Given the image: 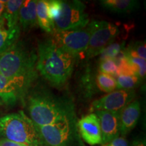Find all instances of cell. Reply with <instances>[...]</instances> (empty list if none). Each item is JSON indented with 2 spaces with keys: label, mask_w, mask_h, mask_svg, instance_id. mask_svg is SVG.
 Wrapping results in <instances>:
<instances>
[{
  "label": "cell",
  "mask_w": 146,
  "mask_h": 146,
  "mask_svg": "<svg viewBox=\"0 0 146 146\" xmlns=\"http://www.w3.org/2000/svg\"><path fill=\"white\" fill-rule=\"evenodd\" d=\"M37 54L33 49L18 41L0 55V73L13 82L24 95L37 78Z\"/></svg>",
  "instance_id": "1"
},
{
  "label": "cell",
  "mask_w": 146,
  "mask_h": 146,
  "mask_svg": "<svg viewBox=\"0 0 146 146\" xmlns=\"http://www.w3.org/2000/svg\"><path fill=\"white\" fill-rule=\"evenodd\" d=\"M36 70L55 87H61L70 78L75 58L65 52L53 38L38 43Z\"/></svg>",
  "instance_id": "2"
},
{
  "label": "cell",
  "mask_w": 146,
  "mask_h": 146,
  "mask_svg": "<svg viewBox=\"0 0 146 146\" xmlns=\"http://www.w3.org/2000/svg\"><path fill=\"white\" fill-rule=\"evenodd\" d=\"M27 109L36 126L52 125L66 118H75L74 104L68 98L40 89L29 96Z\"/></svg>",
  "instance_id": "3"
},
{
  "label": "cell",
  "mask_w": 146,
  "mask_h": 146,
  "mask_svg": "<svg viewBox=\"0 0 146 146\" xmlns=\"http://www.w3.org/2000/svg\"><path fill=\"white\" fill-rule=\"evenodd\" d=\"M0 139L25 146H42L35 125L22 110L0 117Z\"/></svg>",
  "instance_id": "4"
},
{
  "label": "cell",
  "mask_w": 146,
  "mask_h": 146,
  "mask_svg": "<svg viewBox=\"0 0 146 146\" xmlns=\"http://www.w3.org/2000/svg\"><path fill=\"white\" fill-rule=\"evenodd\" d=\"M35 127L42 146H71L76 133L75 118Z\"/></svg>",
  "instance_id": "5"
},
{
  "label": "cell",
  "mask_w": 146,
  "mask_h": 146,
  "mask_svg": "<svg viewBox=\"0 0 146 146\" xmlns=\"http://www.w3.org/2000/svg\"><path fill=\"white\" fill-rule=\"evenodd\" d=\"M89 23V16L83 2L78 0L61 1V12L54 22L55 31L82 28Z\"/></svg>",
  "instance_id": "6"
},
{
  "label": "cell",
  "mask_w": 146,
  "mask_h": 146,
  "mask_svg": "<svg viewBox=\"0 0 146 146\" xmlns=\"http://www.w3.org/2000/svg\"><path fill=\"white\" fill-rule=\"evenodd\" d=\"M91 33V26L63 31H54L53 39L57 44L74 58L86 52Z\"/></svg>",
  "instance_id": "7"
},
{
  "label": "cell",
  "mask_w": 146,
  "mask_h": 146,
  "mask_svg": "<svg viewBox=\"0 0 146 146\" xmlns=\"http://www.w3.org/2000/svg\"><path fill=\"white\" fill-rule=\"evenodd\" d=\"M91 33L85 56L92 58L101 54L107 46L113 43L120 33L114 24L104 21H94L90 23Z\"/></svg>",
  "instance_id": "8"
},
{
  "label": "cell",
  "mask_w": 146,
  "mask_h": 146,
  "mask_svg": "<svg viewBox=\"0 0 146 146\" xmlns=\"http://www.w3.org/2000/svg\"><path fill=\"white\" fill-rule=\"evenodd\" d=\"M135 97L136 94L134 90L116 89L93 102L91 105V111L119 112L132 102Z\"/></svg>",
  "instance_id": "9"
},
{
  "label": "cell",
  "mask_w": 146,
  "mask_h": 146,
  "mask_svg": "<svg viewBox=\"0 0 146 146\" xmlns=\"http://www.w3.org/2000/svg\"><path fill=\"white\" fill-rule=\"evenodd\" d=\"M77 127L83 139L90 145H102V135L100 121L96 113L84 116L78 121Z\"/></svg>",
  "instance_id": "10"
},
{
  "label": "cell",
  "mask_w": 146,
  "mask_h": 146,
  "mask_svg": "<svg viewBox=\"0 0 146 146\" xmlns=\"http://www.w3.org/2000/svg\"><path fill=\"white\" fill-rule=\"evenodd\" d=\"M96 114L100 121L102 135V144H105L120 136V121L118 112L99 110Z\"/></svg>",
  "instance_id": "11"
},
{
  "label": "cell",
  "mask_w": 146,
  "mask_h": 146,
  "mask_svg": "<svg viewBox=\"0 0 146 146\" xmlns=\"http://www.w3.org/2000/svg\"><path fill=\"white\" fill-rule=\"evenodd\" d=\"M120 135L125 137L135 127L141 114V104L139 101H133L118 112Z\"/></svg>",
  "instance_id": "12"
},
{
  "label": "cell",
  "mask_w": 146,
  "mask_h": 146,
  "mask_svg": "<svg viewBox=\"0 0 146 146\" xmlns=\"http://www.w3.org/2000/svg\"><path fill=\"white\" fill-rule=\"evenodd\" d=\"M36 0L24 1L19 11L18 24L23 31H29L38 25L36 18Z\"/></svg>",
  "instance_id": "13"
},
{
  "label": "cell",
  "mask_w": 146,
  "mask_h": 146,
  "mask_svg": "<svg viewBox=\"0 0 146 146\" xmlns=\"http://www.w3.org/2000/svg\"><path fill=\"white\" fill-rule=\"evenodd\" d=\"M25 95L13 82L0 73V99L4 104L14 105Z\"/></svg>",
  "instance_id": "14"
},
{
  "label": "cell",
  "mask_w": 146,
  "mask_h": 146,
  "mask_svg": "<svg viewBox=\"0 0 146 146\" xmlns=\"http://www.w3.org/2000/svg\"><path fill=\"white\" fill-rule=\"evenodd\" d=\"M21 27L10 28L2 16L0 18V55L9 50L18 41Z\"/></svg>",
  "instance_id": "15"
},
{
  "label": "cell",
  "mask_w": 146,
  "mask_h": 146,
  "mask_svg": "<svg viewBox=\"0 0 146 146\" xmlns=\"http://www.w3.org/2000/svg\"><path fill=\"white\" fill-rule=\"evenodd\" d=\"M100 4L112 12L125 14L138 9L139 3L136 0H102Z\"/></svg>",
  "instance_id": "16"
},
{
  "label": "cell",
  "mask_w": 146,
  "mask_h": 146,
  "mask_svg": "<svg viewBox=\"0 0 146 146\" xmlns=\"http://www.w3.org/2000/svg\"><path fill=\"white\" fill-rule=\"evenodd\" d=\"M24 0H8L6 1L2 17L10 28L20 26L18 24L19 11Z\"/></svg>",
  "instance_id": "17"
},
{
  "label": "cell",
  "mask_w": 146,
  "mask_h": 146,
  "mask_svg": "<svg viewBox=\"0 0 146 146\" xmlns=\"http://www.w3.org/2000/svg\"><path fill=\"white\" fill-rule=\"evenodd\" d=\"M36 10L37 23L40 28L46 33H54L55 31L54 24L49 17L47 1L45 0L37 1Z\"/></svg>",
  "instance_id": "18"
},
{
  "label": "cell",
  "mask_w": 146,
  "mask_h": 146,
  "mask_svg": "<svg viewBox=\"0 0 146 146\" xmlns=\"http://www.w3.org/2000/svg\"><path fill=\"white\" fill-rule=\"evenodd\" d=\"M117 89L134 90L140 85L141 81L135 74H119L116 76Z\"/></svg>",
  "instance_id": "19"
},
{
  "label": "cell",
  "mask_w": 146,
  "mask_h": 146,
  "mask_svg": "<svg viewBox=\"0 0 146 146\" xmlns=\"http://www.w3.org/2000/svg\"><path fill=\"white\" fill-rule=\"evenodd\" d=\"M96 83L100 90L108 94L117 89V83L115 77L101 72L96 76Z\"/></svg>",
  "instance_id": "20"
},
{
  "label": "cell",
  "mask_w": 146,
  "mask_h": 146,
  "mask_svg": "<svg viewBox=\"0 0 146 146\" xmlns=\"http://www.w3.org/2000/svg\"><path fill=\"white\" fill-rule=\"evenodd\" d=\"M123 52L125 58L131 65L135 74L137 76L141 81H143L146 74V60L136 56L125 54L123 51Z\"/></svg>",
  "instance_id": "21"
},
{
  "label": "cell",
  "mask_w": 146,
  "mask_h": 146,
  "mask_svg": "<svg viewBox=\"0 0 146 146\" xmlns=\"http://www.w3.org/2000/svg\"><path fill=\"white\" fill-rule=\"evenodd\" d=\"M125 41L113 42L107 46L100 54V60L104 59H115L124 50Z\"/></svg>",
  "instance_id": "22"
},
{
  "label": "cell",
  "mask_w": 146,
  "mask_h": 146,
  "mask_svg": "<svg viewBox=\"0 0 146 146\" xmlns=\"http://www.w3.org/2000/svg\"><path fill=\"white\" fill-rule=\"evenodd\" d=\"M124 53L129 56H136L142 59H146V45L145 41H136L123 50Z\"/></svg>",
  "instance_id": "23"
},
{
  "label": "cell",
  "mask_w": 146,
  "mask_h": 146,
  "mask_svg": "<svg viewBox=\"0 0 146 146\" xmlns=\"http://www.w3.org/2000/svg\"><path fill=\"white\" fill-rule=\"evenodd\" d=\"M100 72L116 77L118 74V66L114 59H104L100 60Z\"/></svg>",
  "instance_id": "24"
},
{
  "label": "cell",
  "mask_w": 146,
  "mask_h": 146,
  "mask_svg": "<svg viewBox=\"0 0 146 146\" xmlns=\"http://www.w3.org/2000/svg\"><path fill=\"white\" fill-rule=\"evenodd\" d=\"M47 12L49 17L53 23L59 17L61 12V1L58 0H50L47 1Z\"/></svg>",
  "instance_id": "25"
},
{
  "label": "cell",
  "mask_w": 146,
  "mask_h": 146,
  "mask_svg": "<svg viewBox=\"0 0 146 146\" xmlns=\"http://www.w3.org/2000/svg\"><path fill=\"white\" fill-rule=\"evenodd\" d=\"M102 146H129V142L126 139L125 137L118 136L114 138V139L111 140L108 143L103 144Z\"/></svg>",
  "instance_id": "26"
},
{
  "label": "cell",
  "mask_w": 146,
  "mask_h": 146,
  "mask_svg": "<svg viewBox=\"0 0 146 146\" xmlns=\"http://www.w3.org/2000/svg\"><path fill=\"white\" fill-rule=\"evenodd\" d=\"M0 146H25L14 142L7 141V140L0 139Z\"/></svg>",
  "instance_id": "27"
},
{
  "label": "cell",
  "mask_w": 146,
  "mask_h": 146,
  "mask_svg": "<svg viewBox=\"0 0 146 146\" xmlns=\"http://www.w3.org/2000/svg\"><path fill=\"white\" fill-rule=\"evenodd\" d=\"M132 146H146L145 144V141L144 140H135L133 142Z\"/></svg>",
  "instance_id": "28"
},
{
  "label": "cell",
  "mask_w": 146,
  "mask_h": 146,
  "mask_svg": "<svg viewBox=\"0 0 146 146\" xmlns=\"http://www.w3.org/2000/svg\"><path fill=\"white\" fill-rule=\"evenodd\" d=\"M6 1H1V0H0V18H1V16L3 15Z\"/></svg>",
  "instance_id": "29"
},
{
  "label": "cell",
  "mask_w": 146,
  "mask_h": 146,
  "mask_svg": "<svg viewBox=\"0 0 146 146\" xmlns=\"http://www.w3.org/2000/svg\"><path fill=\"white\" fill-rule=\"evenodd\" d=\"M3 105H4V104H3L2 100L0 99V106H3Z\"/></svg>",
  "instance_id": "30"
}]
</instances>
